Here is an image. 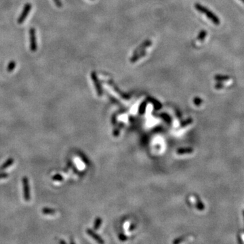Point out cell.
I'll return each mask as SVG.
<instances>
[{
  "label": "cell",
  "instance_id": "1",
  "mask_svg": "<svg viewBox=\"0 0 244 244\" xmlns=\"http://www.w3.org/2000/svg\"><path fill=\"white\" fill-rule=\"evenodd\" d=\"M195 8L197 9V11H199L201 13L204 14L206 15V16L210 19V20L212 21L214 24H215L216 25H219L220 23V19L218 18V17L217 16H216L213 12L210 11V10H208V8H206V7L203 6L202 5L199 4V3H195Z\"/></svg>",
  "mask_w": 244,
  "mask_h": 244
},
{
  "label": "cell",
  "instance_id": "2",
  "mask_svg": "<svg viewBox=\"0 0 244 244\" xmlns=\"http://www.w3.org/2000/svg\"><path fill=\"white\" fill-rule=\"evenodd\" d=\"M22 186H23L24 199L26 201H29L31 199V193H30V186L29 178L26 176L22 178Z\"/></svg>",
  "mask_w": 244,
  "mask_h": 244
},
{
  "label": "cell",
  "instance_id": "3",
  "mask_svg": "<svg viewBox=\"0 0 244 244\" xmlns=\"http://www.w3.org/2000/svg\"><path fill=\"white\" fill-rule=\"evenodd\" d=\"M31 8H32V6H31V3H27L24 5L23 10H22V13L20 14V16H19L18 18V23L20 24L23 23L24 20L26 19V18L27 17L28 15H29V12L31 10Z\"/></svg>",
  "mask_w": 244,
  "mask_h": 244
},
{
  "label": "cell",
  "instance_id": "4",
  "mask_svg": "<svg viewBox=\"0 0 244 244\" xmlns=\"http://www.w3.org/2000/svg\"><path fill=\"white\" fill-rule=\"evenodd\" d=\"M91 78L92 79L94 84L95 88H96L97 94L99 96H101L102 95V89L101 87V84H100V80H99L98 76L96 75V73L95 71H93L91 73Z\"/></svg>",
  "mask_w": 244,
  "mask_h": 244
},
{
  "label": "cell",
  "instance_id": "5",
  "mask_svg": "<svg viewBox=\"0 0 244 244\" xmlns=\"http://www.w3.org/2000/svg\"><path fill=\"white\" fill-rule=\"evenodd\" d=\"M30 37V49L32 52H35L38 49L36 42V35H35V29L34 28H31L29 30Z\"/></svg>",
  "mask_w": 244,
  "mask_h": 244
},
{
  "label": "cell",
  "instance_id": "6",
  "mask_svg": "<svg viewBox=\"0 0 244 244\" xmlns=\"http://www.w3.org/2000/svg\"><path fill=\"white\" fill-rule=\"evenodd\" d=\"M108 83H109V84H110V86H111V87L113 88V89L115 90V91L118 94L120 95V96H121V98H124V99H126V100H128V99L130 98V96H129L128 94H126L122 92L121 90H120L119 89V88H117V86L112 81L110 80V81H109V82H108Z\"/></svg>",
  "mask_w": 244,
  "mask_h": 244
},
{
  "label": "cell",
  "instance_id": "7",
  "mask_svg": "<svg viewBox=\"0 0 244 244\" xmlns=\"http://www.w3.org/2000/svg\"><path fill=\"white\" fill-rule=\"evenodd\" d=\"M151 44H152V42H151V40H145L144 42H143V43L141 44L139 46L135 49V50H134L133 54H137V53L140 52V51L143 50V49H145L146 48H147L148 47H149L151 45Z\"/></svg>",
  "mask_w": 244,
  "mask_h": 244
},
{
  "label": "cell",
  "instance_id": "8",
  "mask_svg": "<svg viewBox=\"0 0 244 244\" xmlns=\"http://www.w3.org/2000/svg\"><path fill=\"white\" fill-rule=\"evenodd\" d=\"M86 233H87V234L88 235L91 237L92 238H93L94 239L95 241H96L97 242H98V243H105V241H104L102 239V238L100 237L98 235H97L96 233H95L94 231H92V229H87L86 230Z\"/></svg>",
  "mask_w": 244,
  "mask_h": 244
},
{
  "label": "cell",
  "instance_id": "9",
  "mask_svg": "<svg viewBox=\"0 0 244 244\" xmlns=\"http://www.w3.org/2000/svg\"><path fill=\"white\" fill-rule=\"evenodd\" d=\"M146 52L145 51V49H143V50L140 51V52L137 53V54H133V56H132V58H130V62L132 63H136V62H137L140 58L144 57V56H146Z\"/></svg>",
  "mask_w": 244,
  "mask_h": 244
},
{
  "label": "cell",
  "instance_id": "10",
  "mask_svg": "<svg viewBox=\"0 0 244 244\" xmlns=\"http://www.w3.org/2000/svg\"><path fill=\"white\" fill-rule=\"evenodd\" d=\"M14 162H15V160L13 158H12V157L9 158L8 160H7L6 162L3 163L2 165L0 166V171H3L5 169H8L9 167L13 165Z\"/></svg>",
  "mask_w": 244,
  "mask_h": 244
},
{
  "label": "cell",
  "instance_id": "11",
  "mask_svg": "<svg viewBox=\"0 0 244 244\" xmlns=\"http://www.w3.org/2000/svg\"><path fill=\"white\" fill-rule=\"evenodd\" d=\"M193 151L192 148H181L177 150L176 153L178 155H184V154H190Z\"/></svg>",
  "mask_w": 244,
  "mask_h": 244
},
{
  "label": "cell",
  "instance_id": "12",
  "mask_svg": "<svg viewBox=\"0 0 244 244\" xmlns=\"http://www.w3.org/2000/svg\"><path fill=\"white\" fill-rule=\"evenodd\" d=\"M148 101H149V102H151L152 104H153V106H154L155 109H156V110H160V109H161V108L162 107V104H161L160 102L158 101V100H155V98H151V97H150V98H148Z\"/></svg>",
  "mask_w": 244,
  "mask_h": 244
},
{
  "label": "cell",
  "instance_id": "13",
  "mask_svg": "<svg viewBox=\"0 0 244 244\" xmlns=\"http://www.w3.org/2000/svg\"><path fill=\"white\" fill-rule=\"evenodd\" d=\"M42 212L45 215H54L56 214V210L49 208H44L42 210Z\"/></svg>",
  "mask_w": 244,
  "mask_h": 244
},
{
  "label": "cell",
  "instance_id": "14",
  "mask_svg": "<svg viewBox=\"0 0 244 244\" xmlns=\"http://www.w3.org/2000/svg\"><path fill=\"white\" fill-rule=\"evenodd\" d=\"M146 106H147V101H146V100H144V101L140 105L138 109V112L140 114L143 115L145 113Z\"/></svg>",
  "mask_w": 244,
  "mask_h": 244
},
{
  "label": "cell",
  "instance_id": "15",
  "mask_svg": "<svg viewBox=\"0 0 244 244\" xmlns=\"http://www.w3.org/2000/svg\"><path fill=\"white\" fill-rule=\"evenodd\" d=\"M207 35V31H205V30H202V31H201L200 32H199V35H198L197 36V40L199 41H203L205 40V38H206Z\"/></svg>",
  "mask_w": 244,
  "mask_h": 244
},
{
  "label": "cell",
  "instance_id": "16",
  "mask_svg": "<svg viewBox=\"0 0 244 244\" xmlns=\"http://www.w3.org/2000/svg\"><path fill=\"white\" fill-rule=\"evenodd\" d=\"M214 78L216 80L218 81H224L226 80H228V79H230V77L229 76H226V75H216L214 77Z\"/></svg>",
  "mask_w": 244,
  "mask_h": 244
},
{
  "label": "cell",
  "instance_id": "17",
  "mask_svg": "<svg viewBox=\"0 0 244 244\" xmlns=\"http://www.w3.org/2000/svg\"><path fill=\"white\" fill-rule=\"evenodd\" d=\"M15 67H16L15 62V61L10 62L8 65V67H7V71H8V72H9V73H10V72L13 71V70L15 69Z\"/></svg>",
  "mask_w": 244,
  "mask_h": 244
},
{
  "label": "cell",
  "instance_id": "18",
  "mask_svg": "<svg viewBox=\"0 0 244 244\" xmlns=\"http://www.w3.org/2000/svg\"><path fill=\"white\" fill-rule=\"evenodd\" d=\"M102 224V219L100 218H97L95 220L94 224V230H98L100 228Z\"/></svg>",
  "mask_w": 244,
  "mask_h": 244
},
{
  "label": "cell",
  "instance_id": "19",
  "mask_svg": "<svg viewBox=\"0 0 244 244\" xmlns=\"http://www.w3.org/2000/svg\"><path fill=\"white\" fill-rule=\"evenodd\" d=\"M52 180L54 181H57V182H61L64 180L63 176L61 174H55L52 177Z\"/></svg>",
  "mask_w": 244,
  "mask_h": 244
},
{
  "label": "cell",
  "instance_id": "20",
  "mask_svg": "<svg viewBox=\"0 0 244 244\" xmlns=\"http://www.w3.org/2000/svg\"><path fill=\"white\" fill-rule=\"evenodd\" d=\"M193 123V119H191V118H189V119H187L186 121H183V123H181V125H180V126H181V128H185V127H186V126H187V125H190L191 123Z\"/></svg>",
  "mask_w": 244,
  "mask_h": 244
},
{
  "label": "cell",
  "instance_id": "21",
  "mask_svg": "<svg viewBox=\"0 0 244 244\" xmlns=\"http://www.w3.org/2000/svg\"><path fill=\"white\" fill-rule=\"evenodd\" d=\"M196 207H197V209L199 210H203V209H204V206H203V203L201 202V201L199 200V199H198L197 201Z\"/></svg>",
  "mask_w": 244,
  "mask_h": 244
},
{
  "label": "cell",
  "instance_id": "22",
  "mask_svg": "<svg viewBox=\"0 0 244 244\" xmlns=\"http://www.w3.org/2000/svg\"><path fill=\"white\" fill-rule=\"evenodd\" d=\"M202 100L200 98H199V97H195V98L193 99V102L194 104L196 106H199L201 105V103H202Z\"/></svg>",
  "mask_w": 244,
  "mask_h": 244
},
{
  "label": "cell",
  "instance_id": "23",
  "mask_svg": "<svg viewBox=\"0 0 244 244\" xmlns=\"http://www.w3.org/2000/svg\"><path fill=\"white\" fill-rule=\"evenodd\" d=\"M9 176L8 173H0V179H3V178H7Z\"/></svg>",
  "mask_w": 244,
  "mask_h": 244
},
{
  "label": "cell",
  "instance_id": "24",
  "mask_svg": "<svg viewBox=\"0 0 244 244\" xmlns=\"http://www.w3.org/2000/svg\"><path fill=\"white\" fill-rule=\"evenodd\" d=\"M54 3H55L56 6L58 7V8H61L62 6V3L61 0H54Z\"/></svg>",
  "mask_w": 244,
  "mask_h": 244
},
{
  "label": "cell",
  "instance_id": "25",
  "mask_svg": "<svg viewBox=\"0 0 244 244\" xmlns=\"http://www.w3.org/2000/svg\"><path fill=\"white\" fill-rule=\"evenodd\" d=\"M119 237L120 239L121 240V241H125V240L127 239V237L125 236V235H123V234L119 235Z\"/></svg>",
  "mask_w": 244,
  "mask_h": 244
},
{
  "label": "cell",
  "instance_id": "26",
  "mask_svg": "<svg viewBox=\"0 0 244 244\" xmlns=\"http://www.w3.org/2000/svg\"><path fill=\"white\" fill-rule=\"evenodd\" d=\"M215 88H216V89H220V88H223V85H222V84H220V83H218L217 84H216Z\"/></svg>",
  "mask_w": 244,
  "mask_h": 244
},
{
  "label": "cell",
  "instance_id": "27",
  "mask_svg": "<svg viewBox=\"0 0 244 244\" xmlns=\"http://www.w3.org/2000/svg\"><path fill=\"white\" fill-rule=\"evenodd\" d=\"M119 134V130H118L117 129H116V130H114L113 132V135L115 137H118V135Z\"/></svg>",
  "mask_w": 244,
  "mask_h": 244
},
{
  "label": "cell",
  "instance_id": "28",
  "mask_svg": "<svg viewBox=\"0 0 244 244\" xmlns=\"http://www.w3.org/2000/svg\"><path fill=\"white\" fill-rule=\"evenodd\" d=\"M60 243H66V241H59Z\"/></svg>",
  "mask_w": 244,
  "mask_h": 244
},
{
  "label": "cell",
  "instance_id": "29",
  "mask_svg": "<svg viewBox=\"0 0 244 244\" xmlns=\"http://www.w3.org/2000/svg\"><path fill=\"white\" fill-rule=\"evenodd\" d=\"M241 1H242V2H243V3H244V0H241Z\"/></svg>",
  "mask_w": 244,
  "mask_h": 244
}]
</instances>
